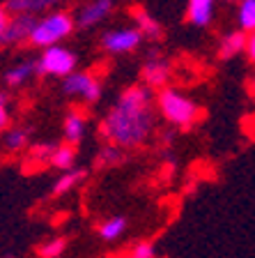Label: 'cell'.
I'll list each match as a JSON object with an SVG mask.
<instances>
[{
  "label": "cell",
  "instance_id": "6da1fadb",
  "mask_svg": "<svg viewBox=\"0 0 255 258\" xmlns=\"http://www.w3.org/2000/svg\"><path fill=\"white\" fill-rule=\"evenodd\" d=\"M154 122V90L145 83H136L120 92L115 104L106 111L99 124V134L122 150H138L152 136Z\"/></svg>",
  "mask_w": 255,
  "mask_h": 258
},
{
  "label": "cell",
  "instance_id": "7a4b0ae2",
  "mask_svg": "<svg viewBox=\"0 0 255 258\" xmlns=\"http://www.w3.org/2000/svg\"><path fill=\"white\" fill-rule=\"evenodd\" d=\"M156 113H159L163 122H168L175 129H191L198 120L202 118V111L189 95H184L177 88H161L154 95Z\"/></svg>",
  "mask_w": 255,
  "mask_h": 258
},
{
  "label": "cell",
  "instance_id": "3957f363",
  "mask_svg": "<svg viewBox=\"0 0 255 258\" xmlns=\"http://www.w3.org/2000/svg\"><path fill=\"white\" fill-rule=\"evenodd\" d=\"M76 21L69 12H48V14L39 16L35 21V28L30 32V39L28 44L39 48L53 46V44H60L62 39H67L74 32Z\"/></svg>",
  "mask_w": 255,
  "mask_h": 258
},
{
  "label": "cell",
  "instance_id": "277c9868",
  "mask_svg": "<svg viewBox=\"0 0 255 258\" xmlns=\"http://www.w3.org/2000/svg\"><path fill=\"white\" fill-rule=\"evenodd\" d=\"M62 92L67 97H74L80 99L83 104L92 106L101 99L104 95V83H101L99 76H95L92 72H78L74 70L71 74H67L62 79Z\"/></svg>",
  "mask_w": 255,
  "mask_h": 258
},
{
  "label": "cell",
  "instance_id": "5b68a950",
  "mask_svg": "<svg viewBox=\"0 0 255 258\" xmlns=\"http://www.w3.org/2000/svg\"><path fill=\"white\" fill-rule=\"evenodd\" d=\"M37 70L42 76H55V79H64L67 74L76 70V53L69 48L53 44L42 51L37 58Z\"/></svg>",
  "mask_w": 255,
  "mask_h": 258
},
{
  "label": "cell",
  "instance_id": "8992f818",
  "mask_svg": "<svg viewBox=\"0 0 255 258\" xmlns=\"http://www.w3.org/2000/svg\"><path fill=\"white\" fill-rule=\"evenodd\" d=\"M143 32L138 28H113V30L104 32L101 37V48L113 55L131 53L143 44Z\"/></svg>",
  "mask_w": 255,
  "mask_h": 258
},
{
  "label": "cell",
  "instance_id": "52a82bcc",
  "mask_svg": "<svg viewBox=\"0 0 255 258\" xmlns=\"http://www.w3.org/2000/svg\"><path fill=\"white\" fill-rule=\"evenodd\" d=\"M140 79L145 86H149L152 90H161L170 83L173 79V64L165 55L161 53H149L147 60L140 67Z\"/></svg>",
  "mask_w": 255,
  "mask_h": 258
},
{
  "label": "cell",
  "instance_id": "ba28073f",
  "mask_svg": "<svg viewBox=\"0 0 255 258\" xmlns=\"http://www.w3.org/2000/svg\"><path fill=\"white\" fill-rule=\"evenodd\" d=\"M113 7H115L113 0H88V3H83L74 16L76 28L88 30V28H95L99 23H104L113 14Z\"/></svg>",
  "mask_w": 255,
  "mask_h": 258
},
{
  "label": "cell",
  "instance_id": "9c48e42d",
  "mask_svg": "<svg viewBox=\"0 0 255 258\" xmlns=\"http://www.w3.org/2000/svg\"><path fill=\"white\" fill-rule=\"evenodd\" d=\"M35 21H37V14H32V12H16V14H12L10 28H7V35H5V44L28 42L32 28H35Z\"/></svg>",
  "mask_w": 255,
  "mask_h": 258
},
{
  "label": "cell",
  "instance_id": "30bf717a",
  "mask_svg": "<svg viewBox=\"0 0 255 258\" xmlns=\"http://www.w3.org/2000/svg\"><path fill=\"white\" fill-rule=\"evenodd\" d=\"M216 14V0H186V21L196 28H209Z\"/></svg>",
  "mask_w": 255,
  "mask_h": 258
},
{
  "label": "cell",
  "instance_id": "8fae6325",
  "mask_svg": "<svg viewBox=\"0 0 255 258\" xmlns=\"http://www.w3.org/2000/svg\"><path fill=\"white\" fill-rule=\"evenodd\" d=\"M246 51V32L244 30H230L225 32L223 37L218 39V48H216V58L228 62V60L237 58L239 53Z\"/></svg>",
  "mask_w": 255,
  "mask_h": 258
},
{
  "label": "cell",
  "instance_id": "7c38bea8",
  "mask_svg": "<svg viewBox=\"0 0 255 258\" xmlns=\"http://www.w3.org/2000/svg\"><path fill=\"white\" fill-rule=\"evenodd\" d=\"M37 74H39L37 60H21V62H16L14 67H10V70L5 72V86L14 88V90L16 88H23Z\"/></svg>",
  "mask_w": 255,
  "mask_h": 258
},
{
  "label": "cell",
  "instance_id": "4fadbf2b",
  "mask_svg": "<svg viewBox=\"0 0 255 258\" xmlns=\"http://www.w3.org/2000/svg\"><path fill=\"white\" fill-rule=\"evenodd\" d=\"M85 129H88V118H85V113L78 111V108H71V111L64 115V122H62L64 141L71 145L80 143L85 136Z\"/></svg>",
  "mask_w": 255,
  "mask_h": 258
},
{
  "label": "cell",
  "instance_id": "5bb4252c",
  "mask_svg": "<svg viewBox=\"0 0 255 258\" xmlns=\"http://www.w3.org/2000/svg\"><path fill=\"white\" fill-rule=\"evenodd\" d=\"M85 177H88V171L80 166H74V168H69V171H62L58 175V180L53 182V187H51V196H53V199H60L64 194H71L74 189H78V184L83 182Z\"/></svg>",
  "mask_w": 255,
  "mask_h": 258
},
{
  "label": "cell",
  "instance_id": "9a60e30c",
  "mask_svg": "<svg viewBox=\"0 0 255 258\" xmlns=\"http://www.w3.org/2000/svg\"><path fill=\"white\" fill-rule=\"evenodd\" d=\"M131 16H133V21H136V28L143 32L145 39H154L156 42V39L163 37V26H161L149 12H145L143 7H136V10L131 12Z\"/></svg>",
  "mask_w": 255,
  "mask_h": 258
},
{
  "label": "cell",
  "instance_id": "2e32d148",
  "mask_svg": "<svg viewBox=\"0 0 255 258\" xmlns=\"http://www.w3.org/2000/svg\"><path fill=\"white\" fill-rule=\"evenodd\" d=\"M127 226H129V219L122 215H115V217H108V219L99 221L97 226V233L104 242H117L120 237L127 233Z\"/></svg>",
  "mask_w": 255,
  "mask_h": 258
},
{
  "label": "cell",
  "instance_id": "e0dca14e",
  "mask_svg": "<svg viewBox=\"0 0 255 258\" xmlns=\"http://www.w3.org/2000/svg\"><path fill=\"white\" fill-rule=\"evenodd\" d=\"M30 127H7L3 132V145L7 152H21L26 148H30Z\"/></svg>",
  "mask_w": 255,
  "mask_h": 258
},
{
  "label": "cell",
  "instance_id": "ac0fdd59",
  "mask_svg": "<svg viewBox=\"0 0 255 258\" xmlns=\"http://www.w3.org/2000/svg\"><path fill=\"white\" fill-rule=\"evenodd\" d=\"M124 152L127 150H122V148H117V145H113V143L104 145V148L97 152L95 166L97 168H115V166H120V164H124V159H127Z\"/></svg>",
  "mask_w": 255,
  "mask_h": 258
},
{
  "label": "cell",
  "instance_id": "d6986e66",
  "mask_svg": "<svg viewBox=\"0 0 255 258\" xmlns=\"http://www.w3.org/2000/svg\"><path fill=\"white\" fill-rule=\"evenodd\" d=\"M51 166L58 168V171H69V168H74L76 166V145L67 143V141H64L62 145H55Z\"/></svg>",
  "mask_w": 255,
  "mask_h": 258
},
{
  "label": "cell",
  "instance_id": "ffe728a7",
  "mask_svg": "<svg viewBox=\"0 0 255 258\" xmlns=\"http://www.w3.org/2000/svg\"><path fill=\"white\" fill-rule=\"evenodd\" d=\"M237 28L246 35L255 30V0H239L237 3Z\"/></svg>",
  "mask_w": 255,
  "mask_h": 258
},
{
  "label": "cell",
  "instance_id": "44dd1931",
  "mask_svg": "<svg viewBox=\"0 0 255 258\" xmlns=\"http://www.w3.org/2000/svg\"><path fill=\"white\" fill-rule=\"evenodd\" d=\"M67 249V237H48L37 244V258H60Z\"/></svg>",
  "mask_w": 255,
  "mask_h": 258
},
{
  "label": "cell",
  "instance_id": "7402d4cb",
  "mask_svg": "<svg viewBox=\"0 0 255 258\" xmlns=\"http://www.w3.org/2000/svg\"><path fill=\"white\" fill-rule=\"evenodd\" d=\"M53 152H55V143H37V145H30L28 157H30V161L37 164V166H51Z\"/></svg>",
  "mask_w": 255,
  "mask_h": 258
},
{
  "label": "cell",
  "instance_id": "603a6c76",
  "mask_svg": "<svg viewBox=\"0 0 255 258\" xmlns=\"http://www.w3.org/2000/svg\"><path fill=\"white\" fill-rule=\"evenodd\" d=\"M127 258H156V247L152 240H140L129 249Z\"/></svg>",
  "mask_w": 255,
  "mask_h": 258
},
{
  "label": "cell",
  "instance_id": "cb8c5ba5",
  "mask_svg": "<svg viewBox=\"0 0 255 258\" xmlns=\"http://www.w3.org/2000/svg\"><path fill=\"white\" fill-rule=\"evenodd\" d=\"M7 7H10L12 14H16V12H32V14H37L39 0H7Z\"/></svg>",
  "mask_w": 255,
  "mask_h": 258
},
{
  "label": "cell",
  "instance_id": "d4e9b609",
  "mask_svg": "<svg viewBox=\"0 0 255 258\" xmlns=\"http://www.w3.org/2000/svg\"><path fill=\"white\" fill-rule=\"evenodd\" d=\"M12 122V113H10V99L5 92H0V134L10 127Z\"/></svg>",
  "mask_w": 255,
  "mask_h": 258
},
{
  "label": "cell",
  "instance_id": "484cf974",
  "mask_svg": "<svg viewBox=\"0 0 255 258\" xmlns=\"http://www.w3.org/2000/svg\"><path fill=\"white\" fill-rule=\"evenodd\" d=\"M12 21V12L7 5H0V44H5V35H7V28H10Z\"/></svg>",
  "mask_w": 255,
  "mask_h": 258
},
{
  "label": "cell",
  "instance_id": "4316f807",
  "mask_svg": "<svg viewBox=\"0 0 255 258\" xmlns=\"http://www.w3.org/2000/svg\"><path fill=\"white\" fill-rule=\"evenodd\" d=\"M244 53L248 55V60L255 64V30L246 35V51H244Z\"/></svg>",
  "mask_w": 255,
  "mask_h": 258
},
{
  "label": "cell",
  "instance_id": "83f0119b",
  "mask_svg": "<svg viewBox=\"0 0 255 258\" xmlns=\"http://www.w3.org/2000/svg\"><path fill=\"white\" fill-rule=\"evenodd\" d=\"M58 3H62V0H39V12L48 10V7H53V5H58Z\"/></svg>",
  "mask_w": 255,
  "mask_h": 258
},
{
  "label": "cell",
  "instance_id": "f1b7e54d",
  "mask_svg": "<svg viewBox=\"0 0 255 258\" xmlns=\"http://www.w3.org/2000/svg\"><path fill=\"white\" fill-rule=\"evenodd\" d=\"M248 95L255 99V74L250 76V81H248Z\"/></svg>",
  "mask_w": 255,
  "mask_h": 258
},
{
  "label": "cell",
  "instance_id": "f546056e",
  "mask_svg": "<svg viewBox=\"0 0 255 258\" xmlns=\"http://www.w3.org/2000/svg\"><path fill=\"white\" fill-rule=\"evenodd\" d=\"M228 3H239V0H228Z\"/></svg>",
  "mask_w": 255,
  "mask_h": 258
}]
</instances>
